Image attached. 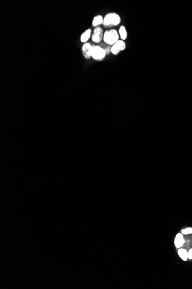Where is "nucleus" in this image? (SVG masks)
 Listing matches in <instances>:
<instances>
[{
  "mask_svg": "<svg viewBox=\"0 0 192 289\" xmlns=\"http://www.w3.org/2000/svg\"><path fill=\"white\" fill-rule=\"evenodd\" d=\"M121 22L120 16L116 13H110L106 15L104 18L103 24L106 27L116 26Z\"/></svg>",
  "mask_w": 192,
  "mask_h": 289,
  "instance_id": "f257e3e1",
  "label": "nucleus"
},
{
  "mask_svg": "<svg viewBox=\"0 0 192 289\" xmlns=\"http://www.w3.org/2000/svg\"><path fill=\"white\" fill-rule=\"evenodd\" d=\"M119 32L116 30L112 29L105 32L103 40L106 44L113 46L119 40Z\"/></svg>",
  "mask_w": 192,
  "mask_h": 289,
  "instance_id": "f03ea898",
  "label": "nucleus"
},
{
  "mask_svg": "<svg viewBox=\"0 0 192 289\" xmlns=\"http://www.w3.org/2000/svg\"><path fill=\"white\" fill-rule=\"evenodd\" d=\"M106 54L104 49L100 46H93L92 58L95 60H102L106 56Z\"/></svg>",
  "mask_w": 192,
  "mask_h": 289,
  "instance_id": "7ed1b4c3",
  "label": "nucleus"
},
{
  "mask_svg": "<svg viewBox=\"0 0 192 289\" xmlns=\"http://www.w3.org/2000/svg\"><path fill=\"white\" fill-rule=\"evenodd\" d=\"M93 46L90 43H85L83 44L82 48V54L84 57L86 59H90L92 57Z\"/></svg>",
  "mask_w": 192,
  "mask_h": 289,
  "instance_id": "20e7f679",
  "label": "nucleus"
},
{
  "mask_svg": "<svg viewBox=\"0 0 192 289\" xmlns=\"http://www.w3.org/2000/svg\"><path fill=\"white\" fill-rule=\"evenodd\" d=\"M104 34L103 30L101 27H96L92 35V39L94 43H100L103 39Z\"/></svg>",
  "mask_w": 192,
  "mask_h": 289,
  "instance_id": "39448f33",
  "label": "nucleus"
},
{
  "mask_svg": "<svg viewBox=\"0 0 192 289\" xmlns=\"http://www.w3.org/2000/svg\"><path fill=\"white\" fill-rule=\"evenodd\" d=\"M185 243V239L182 233H178L176 236L174 240V244L177 248H180Z\"/></svg>",
  "mask_w": 192,
  "mask_h": 289,
  "instance_id": "423d86ee",
  "label": "nucleus"
},
{
  "mask_svg": "<svg viewBox=\"0 0 192 289\" xmlns=\"http://www.w3.org/2000/svg\"><path fill=\"white\" fill-rule=\"evenodd\" d=\"M92 35V30L91 29H88L85 31L82 34L80 40L81 42L82 43H86V42L89 39Z\"/></svg>",
  "mask_w": 192,
  "mask_h": 289,
  "instance_id": "0eeeda50",
  "label": "nucleus"
},
{
  "mask_svg": "<svg viewBox=\"0 0 192 289\" xmlns=\"http://www.w3.org/2000/svg\"><path fill=\"white\" fill-rule=\"evenodd\" d=\"M104 21V17L101 15L96 16L94 17L92 22L93 26L97 27L99 25H101V24H103Z\"/></svg>",
  "mask_w": 192,
  "mask_h": 289,
  "instance_id": "6e6552de",
  "label": "nucleus"
},
{
  "mask_svg": "<svg viewBox=\"0 0 192 289\" xmlns=\"http://www.w3.org/2000/svg\"><path fill=\"white\" fill-rule=\"evenodd\" d=\"M119 33V36L121 38V40H124L125 39H126L127 36H128V34H127V31L126 30V28L124 26H122L120 27Z\"/></svg>",
  "mask_w": 192,
  "mask_h": 289,
  "instance_id": "1a4fd4ad",
  "label": "nucleus"
},
{
  "mask_svg": "<svg viewBox=\"0 0 192 289\" xmlns=\"http://www.w3.org/2000/svg\"><path fill=\"white\" fill-rule=\"evenodd\" d=\"M178 254L180 258L183 261H186L188 259L187 257V251L183 248H181L178 251Z\"/></svg>",
  "mask_w": 192,
  "mask_h": 289,
  "instance_id": "9d476101",
  "label": "nucleus"
},
{
  "mask_svg": "<svg viewBox=\"0 0 192 289\" xmlns=\"http://www.w3.org/2000/svg\"><path fill=\"white\" fill-rule=\"evenodd\" d=\"M115 44L116 45V46L119 48V49L120 50V51H123L124 50H125V48H126V44H125V43L124 42V40H119Z\"/></svg>",
  "mask_w": 192,
  "mask_h": 289,
  "instance_id": "9b49d317",
  "label": "nucleus"
},
{
  "mask_svg": "<svg viewBox=\"0 0 192 289\" xmlns=\"http://www.w3.org/2000/svg\"><path fill=\"white\" fill-rule=\"evenodd\" d=\"M121 51L119 49V48L116 46V45L115 44L111 47V53L113 55H117V54H119V53Z\"/></svg>",
  "mask_w": 192,
  "mask_h": 289,
  "instance_id": "f8f14e48",
  "label": "nucleus"
},
{
  "mask_svg": "<svg viewBox=\"0 0 192 289\" xmlns=\"http://www.w3.org/2000/svg\"><path fill=\"white\" fill-rule=\"evenodd\" d=\"M181 233L182 234H184V235L192 234V228L191 227H188V228H186L185 229L182 230Z\"/></svg>",
  "mask_w": 192,
  "mask_h": 289,
  "instance_id": "ddd939ff",
  "label": "nucleus"
},
{
  "mask_svg": "<svg viewBox=\"0 0 192 289\" xmlns=\"http://www.w3.org/2000/svg\"><path fill=\"white\" fill-rule=\"evenodd\" d=\"M187 257H188V259H189V260L192 259V249H190L187 252Z\"/></svg>",
  "mask_w": 192,
  "mask_h": 289,
  "instance_id": "4468645a",
  "label": "nucleus"
}]
</instances>
